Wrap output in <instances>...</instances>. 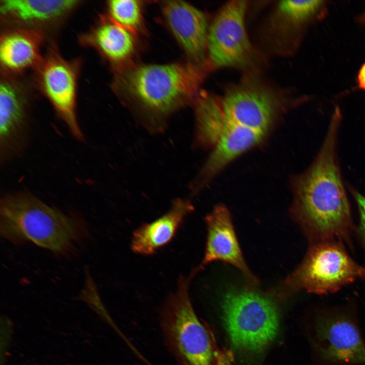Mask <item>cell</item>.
I'll list each match as a JSON object with an SVG mask.
<instances>
[{"instance_id": "5b68a950", "label": "cell", "mask_w": 365, "mask_h": 365, "mask_svg": "<svg viewBox=\"0 0 365 365\" xmlns=\"http://www.w3.org/2000/svg\"><path fill=\"white\" fill-rule=\"evenodd\" d=\"M222 304L226 328L234 348L247 356L263 353L279 328V313L272 299L251 289H235L226 293Z\"/></svg>"}, {"instance_id": "44dd1931", "label": "cell", "mask_w": 365, "mask_h": 365, "mask_svg": "<svg viewBox=\"0 0 365 365\" xmlns=\"http://www.w3.org/2000/svg\"><path fill=\"white\" fill-rule=\"evenodd\" d=\"M321 1H282L277 8L300 22L312 16L320 7Z\"/></svg>"}, {"instance_id": "603a6c76", "label": "cell", "mask_w": 365, "mask_h": 365, "mask_svg": "<svg viewBox=\"0 0 365 365\" xmlns=\"http://www.w3.org/2000/svg\"><path fill=\"white\" fill-rule=\"evenodd\" d=\"M357 81L359 87L365 90V62L359 71Z\"/></svg>"}, {"instance_id": "9a60e30c", "label": "cell", "mask_w": 365, "mask_h": 365, "mask_svg": "<svg viewBox=\"0 0 365 365\" xmlns=\"http://www.w3.org/2000/svg\"><path fill=\"white\" fill-rule=\"evenodd\" d=\"M266 134L227 120L213 150L189 185L191 194H198L227 164L261 142Z\"/></svg>"}, {"instance_id": "7402d4cb", "label": "cell", "mask_w": 365, "mask_h": 365, "mask_svg": "<svg viewBox=\"0 0 365 365\" xmlns=\"http://www.w3.org/2000/svg\"><path fill=\"white\" fill-rule=\"evenodd\" d=\"M349 190L357 206L359 222L356 231L365 253V197L351 187Z\"/></svg>"}, {"instance_id": "ffe728a7", "label": "cell", "mask_w": 365, "mask_h": 365, "mask_svg": "<svg viewBox=\"0 0 365 365\" xmlns=\"http://www.w3.org/2000/svg\"><path fill=\"white\" fill-rule=\"evenodd\" d=\"M108 15L112 20L136 33L142 24V5L135 0H112L106 4Z\"/></svg>"}, {"instance_id": "3957f363", "label": "cell", "mask_w": 365, "mask_h": 365, "mask_svg": "<svg viewBox=\"0 0 365 365\" xmlns=\"http://www.w3.org/2000/svg\"><path fill=\"white\" fill-rule=\"evenodd\" d=\"M0 232L13 243L31 242L65 254L86 237L88 230L77 215L51 206L30 193L18 191L1 199Z\"/></svg>"}, {"instance_id": "5bb4252c", "label": "cell", "mask_w": 365, "mask_h": 365, "mask_svg": "<svg viewBox=\"0 0 365 365\" xmlns=\"http://www.w3.org/2000/svg\"><path fill=\"white\" fill-rule=\"evenodd\" d=\"M205 221L207 227L205 253L196 271L211 262L221 261L233 265L251 282H256L243 257L228 209L222 204L215 206Z\"/></svg>"}, {"instance_id": "30bf717a", "label": "cell", "mask_w": 365, "mask_h": 365, "mask_svg": "<svg viewBox=\"0 0 365 365\" xmlns=\"http://www.w3.org/2000/svg\"><path fill=\"white\" fill-rule=\"evenodd\" d=\"M221 99L228 122L266 134L280 107L271 89L248 78L228 89Z\"/></svg>"}, {"instance_id": "6da1fadb", "label": "cell", "mask_w": 365, "mask_h": 365, "mask_svg": "<svg viewBox=\"0 0 365 365\" xmlns=\"http://www.w3.org/2000/svg\"><path fill=\"white\" fill-rule=\"evenodd\" d=\"M341 119L337 109L314 161L294 182L293 214L311 243L336 239L352 244L354 226L337 150Z\"/></svg>"}, {"instance_id": "d6986e66", "label": "cell", "mask_w": 365, "mask_h": 365, "mask_svg": "<svg viewBox=\"0 0 365 365\" xmlns=\"http://www.w3.org/2000/svg\"><path fill=\"white\" fill-rule=\"evenodd\" d=\"M194 105L196 117L194 146L213 148L227 123L221 99L201 91Z\"/></svg>"}, {"instance_id": "9c48e42d", "label": "cell", "mask_w": 365, "mask_h": 365, "mask_svg": "<svg viewBox=\"0 0 365 365\" xmlns=\"http://www.w3.org/2000/svg\"><path fill=\"white\" fill-rule=\"evenodd\" d=\"M246 3L233 1L226 4L208 29V63L213 67H241L252 59L253 49L244 26Z\"/></svg>"}, {"instance_id": "7a4b0ae2", "label": "cell", "mask_w": 365, "mask_h": 365, "mask_svg": "<svg viewBox=\"0 0 365 365\" xmlns=\"http://www.w3.org/2000/svg\"><path fill=\"white\" fill-rule=\"evenodd\" d=\"M202 67L191 62L125 66L115 70L113 89L147 131L159 134L172 113L194 104Z\"/></svg>"}, {"instance_id": "e0dca14e", "label": "cell", "mask_w": 365, "mask_h": 365, "mask_svg": "<svg viewBox=\"0 0 365 365\" xmlns=\"http://www.w3.org/2000/svg\"><path fill=\"white\" fill-rule=\"evenodd\" d=\"M134 34L107 16L100 15L95 24L79 35L78 41L95 50L116 70L125 67L134 53Z\"/></svg>"}, {"instance_id": "cb8c5ba5", "label": "cell", "mask_w": 365, "mask_h": 365, "mask_svg": "<svg viewBox=\"0 0 365 365\" xmlns=\"http://www.w3.org/2000/svg\"><path fill=\"white\" fill-rule=\"evenodd\" d=\"M362 21L365 23V13L362 16Z\"/></svg>"}, {"instance_id": "ba28073f", "label": "cell", "mask_w": 365, "mask_h": 365, "mask_svg": "<svg viewBox=\"0 0 365 365\" xmlns=\"http://www.w3.org/2000/svg\"><path fill=\"white\" fill-rule=\"evenodd\" d=\"M1 72L0 164L6 166L19 158L31 139L32 95L22 79Z\"/></svg>"}, {"instance_id": "7c38bea8", "label": "cell", "mask_w": 365, "mask_h": 365, "mask_svg": "<svg viewBox=\"0 0 365 365\" xmlns=\"http://www.w3.org/2000/svg\"><path fill=\"white\" fill-rule=\"evenodd\" d=\"M83 2L79 0H1L4 25L40 33L46 39L58 30Z\"/></svg>"}, {"instance_id": "8992f818", "label": "cell", "mask_w": 365, "mask_h": 365, "mask_svg": "<svg viewBox=\"0 0 365 365\" xmlns=\"http://www.w3.org/2000/svg\"><path fill=\"white\" fill-rule=\"evenodd\" d=\"M343 243L336 239L311 243L303 261L282 283L281 294H331L364 279L365 266L352 259Z\"/></svg>"}, {"instance_id": "ac0fdd59", "label": "cell", "mask_w": 365, "mask_h": 365, "mask_svg": "<svg viewBox=\"0 0 365 365\" xmlns=\"http://www.w3.org/2000/svg\"><path fill=\"white\" fill-rule=\"evenodd\" d=\"M194 209L190 199H174L167 212L152 222L142 224L133 232L130 245L132 251L142 256L155 253L173 239Z\"/></svg>"}, {"instance_id": "8fae6325", "label": "cell", "mask_w": 365, "mask_h": 365, "mask_svg": "<svg viewBox=\"0 0 365 365\" xmlns=\"http://www.w3.org/2000/svg\"><path fill=\"white\" fill-rule=\"evenodd\" d=\"M315 346L320 357L341 365L365 364V344L355 323L340 313H323L315 319Z\"/></svg>"}, {"instance_id": "277c9868", "label": "cell", "mask_w": 365, "mask_h": 365, "mask_svg": "<svg viewBox=\"0 0 365 365\" xmlns=\"http://www.w3.org/2000/svg\"><path fill=\"white\" fill-rule=\"evenodd\" d=\"M191 275L179 279L160 311L165 345L178 365H232L230 353L218 347L193 308L189 291Z\"/></svg>"}, {"instance_id": "4fadbf2b", "label": "cell", "mask_w": 365, "mask_h": 365, "mask_svg": "<svg viewBox=\"0 0 365 365\" xmlns=\"http://www.w3.org/2000/svg\"><path fill=\"white\" fill-rule=\"evenodd\" d=\"M162 8L168 27L191 62L205 65L208 32L205 15L180 1H165Z\"/></svg>"}, {"instance_id": "52a82bcc", "label": "cell", "mask_w": 365, "mask_h": 365, "mask_svg": "<svg viewBox=\"0 0 365 365\" xmlns=\"http://www.w3.org/2000/svg\"><path fill=\"white\" fill-rule=\"evenodd\" d=\"M82 65L80 57L64 58L51 42L33 70L32 84L53 106L74 138L84 140L77 114L78 80Z\"/></svg>"}, {"instance_id": "2e32d148", "label": "cell", "mask_w": 365, "mask_h": 365, "mask_svg": "<svg viewBox=\"0 0 365 365\" xmlns=\"http://www.w3.org/2000/svg\"><path fill=\"white\" fill-rule=\"evenodd\" d=\"M46 40L35 31L4 25L0 34L1 72L22 76L28 70H33L43 58L42 48Z\"/></svg>"}]
</instances>
